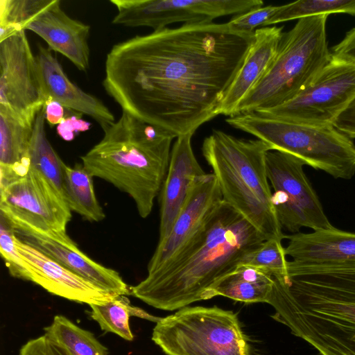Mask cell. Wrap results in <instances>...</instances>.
<instances>
[{
    "label": "cell",
    "mask_w": 355,
    "mask_h": 355,
    "mask_svg": "<svg viewBox=\"0 0 355 355\" xmlns=\"http://www.w3.org/2000/svg\"><path fill=\"white\" fill-rule=\"evenodd\" d=\"M0 252L10 275L17 279H25L24 261L17 248L14 229L1 216Z\"/></svg>",
    "instance_id": "obj_31"
},
{
    "label": "cell",
    "mask_w": 355,
    "mask_h": 355,
    "mask_svg": "<svg viewBox=\"0 0 355 355\" xmlns=\"http://www.w3.org/2000/svg\"><path fill=\"white\" fill-rule=\"evenodd\" d=\"M333 125L351 139H355V97L339 115Z\"/></svg>",
    "instance_id": "obj_36"
},
{
    "label": "cell",
    "mask_w": 355,
    "mask_h": 355,
    "mask_svg": "<svg viewBox=\"0 0 355 355\" xmlns=\"http://www.w3.org/2000/svg\"><path fill=\"white\" fill-rule=\"evenodd\" d=\"M285 252L290 268L325 267L355 264V233L333 227L285 235Z\"/></svg>",
    "instance_id": "obj_16"
},
{
    "label": "cell",
    "mask_w": 355,
    "mask_h": 355,
    "mask_svg": "<svg viewBox=\"0 0 355 355\" xmlns=\"http://www.w3.org/2000/svg\"><path fill=\"white\" fill-rule=\"evenodd\" d=\"M35 58L47 101L53 100L80 115L87 114L102 128L114 122V114L101 101L69 80L49 49L39 45Z\"/></svg>",
    "instance_id": "obj_19"
},
{
    "label": "cell",
    "mask_w": 355,
    "mask_h": 355,
    "mask_svg": "<svg viewBox=\"0 0 355 355\" xmlns=\"http://www.w3.org/2000/svg\"><path fill=\"white\" fill-rule=\"evenodd\" d=\"M15 243L24 261V280L39 285L49 293L88 305L103 304L119 295L73 272L16 235Z\"/></svg>",
    "instance_id": "obj_15"
},
{
    "label": "cell",
    "mask_w": 355,
    "mask_h": 355,
    "mask_svg": "<svg viewBox=\"0 0 355 355\" xmlns=\"http://www.w3.org/2000/svg\"><path fill=\"white\" fill-rule=\"evenodd\" d=\"M327 15L304 17L284 33L267 71L239 103L235 114L279 106L297 96L330 61Z\"/></svg>",
    "instance_id": "obj_6"
},
{
    "label": "cell",
    "mask_w": 355,
    "mask_h": 355,
    "mask_svg": "<svg viewBox=\"0 0 355 355\" xmlns=\"http://www.w3.org/2000/svg\"><path fill=\"white\" fill-rule=\"evenodd\" d=\"M46 120L51 125H58L65 118L64 107L59 103L49 100L45 105Z\"/></svg>",
    "instance_id": "obj_37"
},
{
    "label": "cell",
    "mask_w": 355,
    "mask_h": 355,
    "mask_svg": "<svg viewBox=\"0 0 355 355\" xmlns=\"http://www.w3.org/2000/svg\"><path fill=\"white\" fill-rule=\"evenodd\" d=\"M193 135L178 137L171 148L168 171L159 194V240L166 237L171 230L194 180L206 173L193 153Z\"/></svg>",
    "instance_id": "obj_17"
},
{
    "label": "cell",
    "mask_w": 355,
    "mask_h": 355,
    "mask_svg": "<svg viewBox=\"0 0 355 355\" xmlns=\"http://www.w3.org/2000/svg\"><path fill=\"white\" fill-rule=\"evenodd\" d=\"M272 285V276L268 272L240 265L211 288L207 300L220 295L245 303H266Z\"/></svg>",
    "instance_id": "obj_23"
},
{
    "label": "cell",
    "mask_w": 355,
    "mask_h": 355,
    "mask_svg": "<svg viewBox=\"0 0 355 355\" xmlns=\"http://www.w3.org/2000/svg\"><path fill=\"white\" fill-rule=\"evenodd\" d=\"M26 30L42 37L50 50L62 54L79 70L86 71L89 69L90 26L70 17L60 7V1L54 0L28 24Z\"/></svg>",
    "instance_id": "obj_18"
},
{
    "label": "cell",
    "mask_w": 355,
    "mask_h": 355,
    "mask_svg": "<svg viewBox=\"0 0 355 355\" xmlns=\"http://www.w3.org/2000/svg\"><path fill=\"white\" fill-rule=\"evenodd\" d=\"M19 355H71L66 349L45 334L33 338L22 345Z\"/></svg>",
    "instance_id": "obj_33"
},
{
    "label": "cell",
    "mask_w": 355,
    "mask_h": 355,
    "mask_svg": "<svg viewBox=\"0 0 355 355\" xmlns=\"http://www.w3.org/2000/svg\"><path fill=\"white\" fill-rule=\"evenodd\" d=\"M44 331V334L71 355L108 354L107 348L91 331L80 327L64 315H55Z\"/></svg>",
    "instance_id": "obj_27"
},
{
    "label": "cell",
    "mask_w": 355,
    "mask_h": 355,
    "mask_svg": "<svg viewBox=\"0 0 355 355\" xmlns=\"http://www.w3.org/2000/svg\"><path fill=\"white\" fill-rule=\"evenodd\" d=\"M117 9L112 23L157 31L177 23L212 22L263 6L261 0H110Z\"/></svg>",
    "instance_id": "obj_12"
},
{
    "label": "cell",
    "mask_w": 355,
    "mask_h": 355,
    "mask_svg": "<svg viewBox=\"0 0 355 355\" xmlns=\"http://www.w3.org/2000/svg\"><path fill=\"white\" fill-rule=\"evenodd\" d=\"M152 340L166 355H250L237 314L216 306H187L161 318Z\"/></svg>",
    "instance_id": "obj_8"
},
{
    "label": "cell",
    "mask_w": 355,
    "mask_h": 355,
    "mask_svg": "<svg viewBox=\"0 0 355 355\" xmlns=\"http://www.w3.org/2000/svg\"><path fill=\"white\" fill-rule=\"evenodd\" d=\"M93 176L82 164L71 167L66 164L63 184L64 198L71 211L91 222H100L105 218L98 202Z\"/></svg>",
    "instance_id": "obj_24"
},
{
    "label": "cell",
    "mask_w": 355,
    "mask_h": 355,
    "mask_svg": "<svg viewBox=\"0 0 355 355\" xmlns=\"http://www.w3.org/2000/svg\"><path fill=\"white\" fill-rule=\"evenodd\" d=\"M271 317L320 355H355V264L288 268L273 277Z\"/></svg>",
    "instance_id": "obj_3"
},
{
    "label": "cell",
    "mask_w": 355,
    "mask_h": 355,
    "mask_svg": "<svg viewBox=\"0 0 355 355\" xmlns=\"http://www.w3.org/2000/svg\"><path fill=\"white\" fill-rule=\"evenodd\" d=\"M266 239L223 200L205 230L182 254L168 266L148 273L130 287V295L165 311L205 300L211 288Z\"/></svg>",
    "instance_id": "obj_2"
},
{
    "label": "cell",
    "mask_w": 355,
    "mask_h": 355,
    "mask_svg": "<svg viewBox=\"0 0 355 355\" xmlns=\"http://www.w3.org/2000/svg\"><path fill=\"white\" fill-rule=\"evenodd\" d=\"M31 125L0 105V187L25 175L31 167Z\"/></svg>",
    "instance_id": "obj_22"
},
{
    "label": "cell",
    "mask_w": 355,
    "mask_h": 355,
    "mask_svg": "<svg viewBox=\"0 0 355 355\" xmlns=\"http://www.w3.org/2000/svg\"><path fill=\"white\" fill-rule=\"evenodd\" d=\"M223 202L216 178L213 173L198 177L168 234L158 241L150 259L148 273L173 263L196 240Z\"/></svg>",
    "instance_id": "obj_14"
},
{
    "label": "cell",
    "mask_w": 355,
    "mask_h": 355,
    "mask_svg": "<svg viewBox=\"0 0 355 355\" xmlns=\"http://www.w3.org/2000/svg\"><path fill=\"white\" fill-rule=\"evenodd\" d=\"M226 122L264 141L271 150L291 154L336 179L349 180L355 175V144L334 125L293 123L257 112L232 115Z\"/></svg>",
    "instance_id": "obj_7"
},
{
    "label": "cell",
    "mask_w": 355,
    "mask_h": 355,
    "mask_svg": "<svg viewBox=\"0 0 355 355\" xmlns=\"http://www.w3.org/2000/svg\"><path fill=\"white\" fill-rule=\"evenodd\" d=\"M47 101L25 31L0 42V105L33 125Z\"/></svg>",
    "instance_id": "obj_13"
},
{
    "label": "cell",
    "mask_w": 355,
    "mask_h": 355,
    "mask_svg": "<svg viewBox=\"0 0 355 355\" xmlns=\"http://www.w3.org/2000/svg\"><path fill=\"white\" fill-rule=\"evenodd\" d=\"M2 216L17 232H27L64 244L75 243L66 228L71 211L60 193L30 167L24 176L0 187Z\"/></svg>",
    "instance_id": "obj_9"
},
{
    "label": "cell",
    "mask_w": 355,
    "mask_h": 355,
    "mask_svg": "<svg viewBox=\"0 0 355 355\" xmlns=\"http://www.w3.org/2000/svg\"><path fill=\"white\" fill-rule=\"evenodd\" d=\"M15 233L24 243L98 287L119 295H130V287L117 271L89 258L76 243L64 244L32 232L15 231Z\"/></svg>",
    "instance_id": "obj_20"
},
{
    "label": "cell",
    "mask_w": 355,
    "mask_h": 355,
    "mask_svg": "<svg viewBox=\"0 0 355 355\" xmlns=\"http://www.w3.org/2000/svg\"><path fill=\"white\" fill-rule=\"evenodd\" d=\"M355 97V66L331 60L315 80L288 102L257 112L311 125H333Z\"/></svg>",
    "instance_id": "obj_11"
},
{
    "label": "cell",
    "mask_w": 355,
    "mask_h": 355,
    "mask_svg": "<svg viewBox=\"0 0 355 355\" xmlns=\"http://www.w3.org/2000/svg\"><path fill=\"white\" fill-rule=\"evenodd\" d=\"M103 129L102 139L81 156L82 164L93 177L128 194L146 218L164 184L175 137L124 111Z\"/></svg>",
    "instance_id": "obj_4"
},
{
    "label": "cell",
    "mask_w": 355,
    "mask_h": 355,
    "mask_svg": "<svg viewBox=\"0 0 355 355\" xmlns=\"http://www.w3.org/2000/svg\"><path fill=\"white\" fill-rule=\"evenodd\" d=\"M304 165L298 157L283 151L271 150L266 155V173L278 220L282 229L293 234L302 227L313 231L334 227L304 171Z\"/></svg>",
    "instance_id": "obj_10"
},
{
    "label": "cell",
    "mask_w": 355,
    "mask_h": 355,
    "mask_svg": "<svg viewBox=\"0 0 355 355\" xmlns=\"http://www.w3.org/2000/svg\"><path fill=\"white\" fill-rule=\"evenodd\" d=\"M90 317L105 332L115 334L125 340L132 341L134 335L130 327V316H136L152 322H158L161 318L153 316L143 309L132 306L124 295L101 304L89 305Z\"/></svg>",
    "instance_id": "obj_26"
},
{
    "label": "cell",
    "mask_w": 355,
    "mask_h": 355,
    "mask_svg": "<svg viewBox=\"0 0 355 355\" xmlns=\"http://www.w3.org/2000/svg\"><path fill=\"white\" fill-rule=\"evenodd\" d=\"M264 141L236 138L214 130L202 143V153L216 178L223 200L239 212L267 239H285L272 200Z\"/></svg>",
    "instance_id": "obj_5"
},
{
    "label": "cell",
    "mask_w": 355,
    "mask_h": 355,
    "mask_svg": "<svg viewBox=\"0 0 355 355\" xmlns=\"http://www.w3.org/2000/svg\"><path fill=\"white\" fill-rule=\"evenodd\" d=\"M254 33L227 23L184 24L114 45L105 90L124 111L175 138L220 114Z\"/></svg>",
    "instance_id": "obj_1"
},
{
    "label": "cell",
    "mask_w": 355,
    "mask_h": 355,
    "mask_svg": "<svg viewBox=\"0 0 355 355\" xmlns=\"http://www.w3.org/2000/svg\"><path fill=\"white\" fill-rule=\"evenodd\" d=\"M45 120L44 105L37 112L33 125V133L28 146L31 166L42 173L64 198L63 184L66 164L47 139Z\"/></svg>",
    "instance_id": "obj_25"
},
{
    "label": "cell",
    "mask_w": 355,
    "mask_h": 355,
    "mask_svg": "<svg viewBox=\"0 0 355 355\" xmlns=\"http://www.w3.org/2000/svg\"><path fill=\"white\" fill-rule=\"evenodd\" d=\"M54 0H1L0 42L25 31L28 24Z\"/></svg>",
    "instance_id": "obj_29"
},
{
    "label": "cell",
    "mask_w": 355,
    "mask_h": 355,
    "mask_svg": "<svg viewBox=\"0 0 355 355\" xmlns=\"http://www.w3.org/2000/svg\"><path fill=\"white\" fill-rule=\"evenodd\" d=\"M282 241L275 238L265 240L259 248L248 254L240 265L262 269L272 276L286 277L288 261Z\"/></svg>",
    "instance_id": "obj_30"
},
{
    "label": "cell",
    "mask_w": 355,
    "mask_h": 355,
    "mask_svg": "<svg viewBox=\"0 0 355 355\" xmlns=\"http://www.w3.org/2000/svg\"><path fill=\"white\" fill-rule=\"evenodd\" d=\"M91 123L76 116L65 117L57 125L58 135L64 140L69 141L74 139L75 133L85 132L90 128Z\"/></svg>",
    "instance_id": "obj_35"
},
{
    "label": "cell",
    "mask_w": 355,
    "mask_h": 355,
    "mask_svg": "<svg viewBox=\"0 0 355 355\" xmlns=\"http://www.w3.org/2000/svg\"><path fill=\"white\" fill-rule=\"evenodd\" d=\"M331 13H346L355 16V0H299L282 5L263 27L307 17L329 15Z\"/></svg>",
    "instance_id": "obj_28"
},
{
    "label": "cell",
    "mask_w": 355,
    "mask_h": 355,
    "mask_svg": "<svg viewBox=\"0 0 355 355\" xmlns=\"http://www.w3.org/2000/svg\"><path fill=\"white\" fill-rule=\"evenodd\" d=\"M280 6H261L232 17L229 26L239 32L254 33V29L263 25L278 11Z\"/></svg>",
    "instance_id": "obj_32"
},
{
    "label": "cell",
    "mask_w": 355,
    "mask_h": 355,
    "mask_svg": "<svg viewBox=\"0 0 355 355\" xmlns=\"http://www.w3.org/2000/svg\"><path fill=\"white\" fill-rule=\"evenodd\" d=\"M331 60L355 66V28L348 31L330 51Z\"/></svg>",
    "instance_id": "obj_34"
},
{
    "label": "cell",
    "mask_w": 355,
    "mask_h": 355,
    "mask_svg": "<svg viewBox=\"0 0 355 355\" xmlns=\"http://www.w3.org/2000/svg\"><path fill=\"white\" fill-rule=\"evenodd\" d=\"M283 35V27L275 26L254 31L253 42L223 101L220 114H235L239 103L272 64Z\"/></svg>",
    "instance_id": "obj_21"
}]
</instances>
